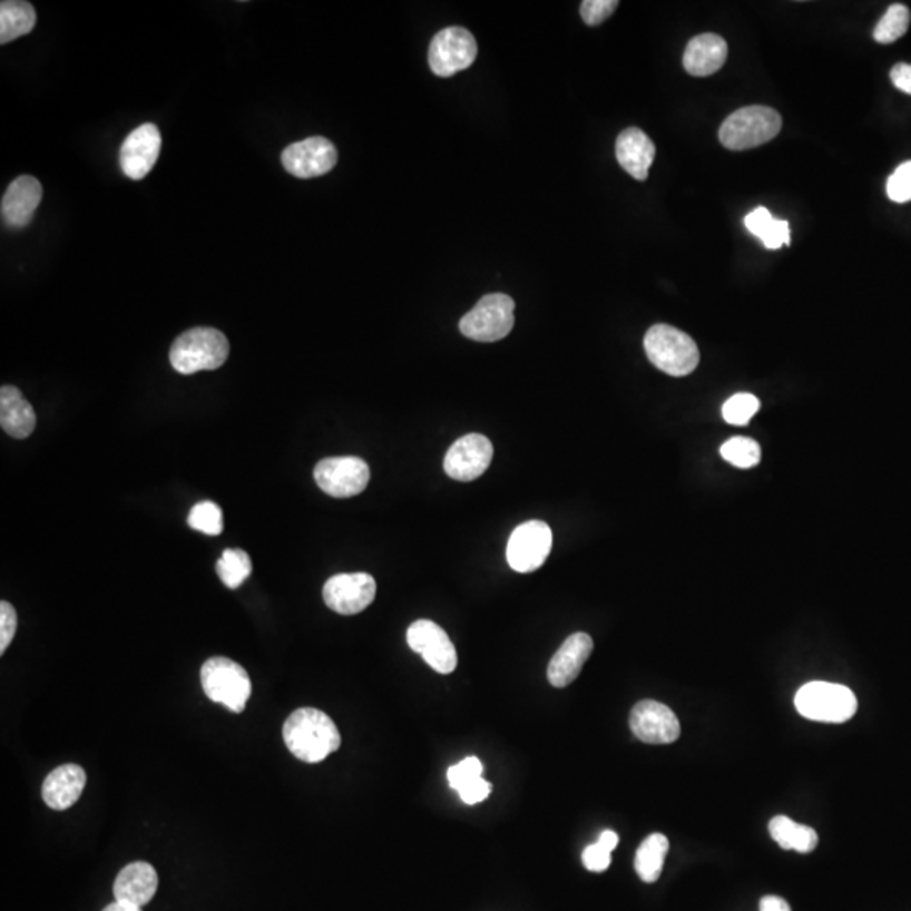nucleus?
Returning <instances> with one entry per match:
<instances>
[{
	"instance_id": "f257e3e1",
	"label": "nucleus",
	"mask_w": 911,
	"mask_h": 911,
	"mask_svg": "<svg viewBox=\"0 0 911 911\" xmlns=\"http://www.w3.org/2000/svg\"><path fill=\"white\" fill-rule=\"evenodd\" d=\"M282 736L287 750L304 763H320L337 752L341 734L323 711L303 707L287 717Z\"/></svg>"
},
{
	"instance_id": "f03ea898",
	"label": "nucleus",
	"mask_w": 911,
	"mask_h": 911,
	"mask_svg": "<svg viewBox=\"0 0 911 911\" xmlns=\"http://www.w3.org/2000/svg\"><path fill=\"white\" fill-rule=\"evenodd\" d=\"M231 355V343L222 331L215 327H193L176 337L170 346L169 360L173 369L183 375L216 370Z\"/></svg>"
},
{
	"instance_id": "7ed1b4c3",
	"label": "nucleus",
	"mask_w": 911,
	"mask_h": 911,
	"mask_svg": "<svg viewBox=\"0 0 911 911\" xmlns=\"http://www.w3.org/2000/svg\"><path fill=\"white\" fill-rule=\"evenodd\" d=\"M645 352L660 372L672 376H686L699 365L696 341L668 324H655L645 334Z\"/></svg>"
},
{
	"instance_id": "20e7f679",
	"label": "nucleus",
	"mask_w": 911,
	"mask_h": 911,
	"mask_svg": "<svg viewBox=\"0 0 911 911\" xmlns=\"http://www.w3.org/2000/svg\"><path fill=\"white\" fill-rule=\"evenodd\" d=\"M782 130V116L763 105L739 108L724 120L719 140L726 149L748 150L775 139Z\"/></svg>"
},
{
	"instance_id": "39448f33",
	"label": "nucleus",
	"mask_w": 911,
	"mask_h": 911,
	"mask_svg": "<svg viewBox=\"0 0 911 911\" xmlns=\"http://www.w3.org/2000/svg\"><path fill=\"white\" fill-rule=\"evenodd\" d=\"M202 686L209 701L223 704L235 714L245 709L252 696L247 670L226 657H213L203 664Z\"/></svg>"
},
{
	"instance_id": "423d86ee",
	"label": "nucleus",
	"mask_w": 911,
	"mask_h": 911,
	"mask_svg": "<svg viewBox=\"0 0 911 911\" xmlns=\"http://www.w3.org/2000/svg\"><path fill=\"white\" fill-rule=\"evenodd\" d=\"M795 707L802 716L821 723H845L858 711V699L849 687L831 682H811L799 689Z\"/></svg>"
},
{
	"instance_id": "0eeeda50",
	"label": "nucleus",
	"mask_w": 911,
	"mask_h": 911,
	"mask_svg": "<svg viewBox=\"0 0 911 911\" xmlns=\"http://www.w3.org/2000/svg\"><path fill=\"white\" fill-rule=\"evenodd\" d=\"M516 301L507 294H488L478 301L477 306L464 314L460 321V331L470 340L481 343H494L503 340L516 324Z\"/></svg>"
},
{
	"instance_id": "6e6552de",
	"label": "nucleus",
	"mask_w": 911,
	"mask_h": 911,
	"mask_svg": "<svg viewBox=\"0 0 911 911\" xmlns=\"http://www.w3.org/2000/svg\"><path fill=\"white\" fill-rule=\"evenodd\" d=\"M478 45L474 36L464 28L442 29L429 46V67L438 77L448 78L468 70L477 60Z\"/></svg>"
},
{
	"instance_id": "1a4fd4ad",
	"label": "nucleus",
	"mask_w": 911,
	"mask_h": 911,
	"mask_svg": "<svg viewBox=\"0 0 911 911\" xmlns=\"http://www.w3.org/2000/svg\"><path fill=\"white\" fill-rule=\"evenodd\" d=\"M314 480L330 497L352 498L369 487L370 468L356 456L326 458L314 468Z\"/></svg>"
},
{
	"instance_id": "9d476101",
	"label": "nucleus",
	"mask_w": 911,
	"mask_h": 911,
	"mask_svg": "<svg viewBox=\"0 0 911 911\" xmlns=\"http://www.w3.org/2000/svg\"><path fill=\"white\" fill-rule=\"evenodd\" d=\"M552 549V530L546 522L530 520L511 532L507 560L517 572H533L543 566Z\"/></svg>"
},
{
	"instance_id": "9b49d317",
	"label": "nucleus",
	"mask_w": 911,
	"mask_h": 911,
	"mask_svg": "<svg viewBox=\"0 0 911 911\" xmlns=\"http://www.w3.org/2000/svg\"><path fill=\"white\" fill-rule=\"evenodd\" d=\"M375 595V579L366 572L333 576L323 588V599L327 608L345 616L359 615L369 608Z\"/></svg>"
},
{
	"instance_id": "f8f14e48",
	"label": "nucleus",
	"mask_w": 911,
	"mask_h": 911,
	"mask_svg": "<svg viewBox=\"0 0 911 911\" xmlns=\"http://www.w3.org/2000/svg\"><path fill=\"white\" fill-rule=\"evenodd\" d=\"M281 160L284 169L296 178H317L336 166L337 150L333 143L324 137H310L287 146L282 153Z\"/></svg>"
},
{
	"instance_id": "ddd939ff",
	"label": "nucleus",
	"mask_w": 911,
	"mask_h": 911,
	"mask_svg": "<svg viewBox=\"0 0 911 911\" xmlns=\"http://www.w3.org/2000/svg\"><path fill=\"white\" fill-rule=\"evenodd\" d=\"M408 644L439 674H451L458 667L454 644L441 626L431 619H418L409 626Z\"/></svg>"
},
{
	"instance_id": "4468645a",
	"label": "nucleus",
	"mask_w": 911,
	"mask_h": 911,
	"mask_svg": "<svg viewBox=\"0 0 911 911\" xmlns=\"http://www.w3.org/2000/svg\"><path fill=\"white\" fill-rule=\"evenodd\" d=\"M493 460V445L481 434H468L449 448L444 458V471L456 481H473L480 478Z\"/></svg>"
},
{
	"instance_id": "2eb2a0df",
	"label": "nucleus",
	"mask_w": 911,
	"mask_h": 911,
	"mask_svg": "<svg viewBox=\"0 0 911 911\" xmlns=\"http://www.w3.org/2000/svg\"><path fill=\"white\" fill-rule=\"evenodd\" d=\"M630 727L648 745H670L680 736V723L674 711L657 701L638 703L631 709Z\"/></svg>"
},
{
	"instance_id": "dca6fc26",
	"label": "nucleus",
	"mask_w": 911,
	"mask_h": 911,
	"mask_svg": "<svg viewBox=\"0 0 911 911\" xmlns=\"http://www.w3.org/2000/svg\"><path fill=\"white\" fill-rule=\"evenodd\" d=\"M160 144L163 139L154 124H143L133 130L120 147L119 160L124 175L134 182L146 178L159 159Z\"/></svg>"
},
{
	"instance_id": "f3484780",
	"label": "nucleus",
	"mask_w": 911,
	"mask_h": 911,
	"mask_svg": "<svg viewBox=\"0 0 911 911\" xmlns=\"http://www.w3.org/2000/svg\"><path fill=\"white\" fill-rule=\"evenodd\" d=\"M592 648L595 644L588 634H575L567 638L547 667V678L550 684L557 689L572 684L591 657Z\"/></svg>"
},
{
	"instance_id": "a211bd4d",
	"label": "nucleus",
	"mask_w": 911,
	"mask_h": 911,
	"mask_svg": "<svg viewBox=\"0 0 911 911\" xmlns=\"http://www.w3.org/2000/svg\"><path fill=\"white\" fill-rule=\"evenodd\" d=\"M42 199V186L32 176H19L2 198V218L9 228H25L35 218Z\"/></svg>"
},
{
	"instance_id": "6ab92c4d",
	"label": "nucleus",
	"mask_w": 911,
	"mask_h": 911,
	"mask_svg": "<svg viewBox=\"0 0 911 911\" xmlns=\"http://www.w3.org/2000/svg\"><path fill=\"white\" fill-rule=\"evenodd\" d=\"M87 785V773L78 765H61L52 770L42 783V801L52 811L74 807Z\"/></svg>"
},
{
	"instance_id": "aec40b11",
	"label": "nucleus",
	"mask_w": 911,
	"mask_h": 911,
	"mask_svg": "<svg viewBox=\"0 0 911 911\" xmlns=\"http://www.w3.org/2000/svg\"><path fill=\"white\" fill-rule=\"evenodd\" d=\"M655 144L637 127L623 130L616 140V159L619 166L637 182L648 178V169L655 159Z\"/></svg>"
},
{
	"instance_id": "412c9836",
	"label": "nucleus",
	"mask_w": 911,
	"mask_h": 911,
	"mask_svg": "<svg viewBox=\"0 0 911 911\" xmlns=\"http://www.w3.org/2000/svg\"><path fill=\"white\" fill-rule=\"evenodd\" d=\"M727 60V42L721 36H696L684 52V68L693 77H709L724 67Z\"/></svg>"
},
{
	"instance_id": "4be33fe9",
	"label": "nucleus",
	"mask_w": 911,
	"mask_h": 911,
	"mask_svg": "<svg viewBox=\"0 0 911 911\" xmlns=\"http://www.w3.org/2000/svg\"><path fill=\"white\" fill-rule=\"evenodd\" d=\"M157 884L159 880L156 870L149 863L137 861L120 871L114 883V894L117 901L143 908L153 900Z\"/></svg>"
},
{
	"instance_id": "5701e85b",
	"label": "nucleus",
	"mask_w": 911,
	"mask_h": 911,
	"mask_svg": "<svg viewBox=\"0 0 911 911\" xmlns=\"http://www.w3.org/2000/svg\"><path fill=\"white\" fill-rule=\"evenodd\" d=\"M0 425L16 439L29 438L35 431V409L16 386L4 385L0 389Z\"/></svg>"
},
{
	"instance_id": "b1692460",
	"label": "nucleus",
	"mask_w": 911,
	"mask_h": 911,
	"mask_svg": "<svg viewBox=\"0 0 911 911\" xmlns=\"http://www.w3.org/2000/svg\"><path fill=\"white\" fill-rule=\"evenodd\" d=\"M770 834L780 848L809 854L817 848L819 835L809 825L796 824L785 815L772 819Z\"/></svg>"
},
{
	"instance_id": "393cba45",
	"label": "nucleus",
	"mask_w": 911,
	"mask_h": 911,
	"mask_svg": "<svg viewBox=\"0 0 911 911\" xmlns=\"http://www.w3.org/2000/svg\"><path fill=\"white\" fill-rule=\"evenodd\" d=\"M35 26V8L26 0H4L0 4V42L2 45L29 35Z\"/></svg>"
},
{
	"instance_id": "a878e982",
	"label": "nucleus",
	"mask_w": 911,
	"mask_h": 911,
	"mask_svg": "<svg viewBox=\"0 0 911 911\" xmlns=\"http://www.w3.org/2000/svg\"><path fill=\"white\" fill-rule=\"evenodd\" d=\"M668 852V839L664 834H652L641 842L635 856V870L645 883H655L664 870Z\"/></svg>"
},
{
	"instance_id": "bb28decb",
	"label": "nucleus",
	"mask_w": 911,
	"mask_h": 911,
	"mask_svg": "<svg viewBox=\"0 0 911 911\" xmlns=\"http://www.w3.org/2000/svg\"><path fill=\"white\" fill-rule=\"evenodd\" d=\"M216 572L226 588H241L252 575L251 556L242 549H226L216 562Z\"/></svg>"
},
{
	"instance_id": "cd10ccee",
	"label": "nucleus",
	"mask_w": 911,
	"mask_h": 911,
	"mask_svg": "<svg viewBox=\"0 0 911 911\" xmlns=\"http://www.w3.org/2000/svg\"><path fill=\"white\" fill-rule=\"evenodd\" d=\"M910 21V9L907 6H890L886 14L881 18V21L874 28L873 38L881 45H891V42L898 41L901 36L907 35Z\"/></svg>"
},
{
	"instance_id": "c85d7f7f",
	"label": "nucleus",
	"mask_w": 911,
	"mask_h": 911,
	"mask_svg": "<svg viewBox=\"0 0 911 911\" xmlns=\"http://www.w3.org/2000/svg\"><path fill=\"white\" fill-rule=\"evenodd\" d=\"M721 456L733 467L748 470L762 460L760 444L750 438H733L721 445Z\"/></svg>"
},
{
	"instance_id": "c756f323",
	"label": "nucleus",
	"mask_w": 911,
	"mask_h": 911,
	"mask_svg": "<svg viewBox=\"0 0 911 911\" xmlns=\"http://www.w3.org/2000/svg\"><path fill=\"white\" fill-rule=\"evenodd\" d=\"M188 526L206 536H219L223 532L222 508L213 501H202L189 511Z\"/></svg>"
},
{
	"instance_id": "7c9ffc66",
	"label": "nucleus",
	"mask_w": 911,
	"mask_h": 911,
	"mask_svg": "<svg viewBox=\"0 0 911 911\" xmlns=\"http://www.w3.org/2000/svg\"><path fill=\"white\" fill-rule=\"evenodd\" d=\"M760 411V401L752 393H737L723 405V418L727 424L746 425Z\"/></svg>"
},
{
	"instance_id": "2f4dec72",
	"label": "nucleus",
	"mask_w": 911,
	"mask_h": 911,
	"mask_svg": "<svg viewBox=\"0 0 911 911\" xmlns=\"http://www.w3.org/2000/svg\"><path fill=\"white\" fill-rule=\"evenodd\" d=\"M481 776H483V763L474 758V756H470V758L463 760V762L448 770L449 786L456 792H460L464 785L473 782V780L481 778Z\"/></svg>"
},
{
	"instance_id": "473e14b6",
	"label": "nucleus",
	"mask_w": 911,
	"mask_h": 911,
	"mask_svg": "<svg viewBox=\"0 0 911 911\" xmlns=\"http://www.w3.org/2000/svg\"><path fill=\"white\" fill-rule=\"evenodd\" d=\"M886 192L891 202H911V160L901 164V166L894 170L893 175L890 176Z\"/></svg>"
},
{
	"instance_id": "72a5a7b5",
	"label": "nucleus",
	"mask_w": 911,
	"mask_h": 911,
	"mask_svg": "<svg viewBox=\"0 0 911 911\" xmlns=\"http://www.w3.org/2000/svg\"><path fill=\"white\" fill-rule=\"evenodd\" d=\"M618 0H585L581 4L582 21L588 26H599L618 8Z\"/></svg>"
},
{
	"instance_id": "f704fd0d",
	"label": "nucleus",
	"mask_w": 911,
	"mask_h": 911,
	"mask_svg": "<svg viewBox=\"0 0 911 911\" xmlns=\"http://www.w3.org/2000/svg\"><path fill=\"white\" fill-rule=\"evenodd\" d=\"M18 630V613L11 603H0V654H6Z\"/></svg>"
},
{
	"instance_id": "c9c22d12",
	"label": "nucleus",
	"mask_w": 911,
	"mask_h": 911,
	"mask_svg": "<svg viewBox=\"0 0 911 911\" xmlns=\"http://www.w3.org/2000/svg\"><path fill=\"white\" fill-rule=\"evenodd\" d=\"M582 863H585L586 870L592 871V873H603L611 864V851L596 842V844L588 845L582 852Z\"/></svg>"
},
{
	"instance_id": "e433bc0d",
	"label": "nucleus",
	"mask_w": 911,
	"mask_h": 911,
	"mask_svg": "<svg viewBox=\"0 0 911 911\" xmlns=\"http://www.w3.org/2000/svg\"><path fill=\"white\" fill-rule=\"evenodd\" d=\"M762 242L770 251H776L782 245H790V226L788 222L783 219H773L768 228L762 234Z\"/></svg>"
},
{
	"instance_id": "4c0bfd02",
	"label": "nucleus",
	"mask_w": 911,
	"mask_h": 911,
	"mask_svg": "<svg viewBox=\"0 0 911 911\" xmlns=\"http://www.w3.org/2000/svg\"><path fill=\"white\" fill-rule=\"evenodd\" d=\"M461 801L468 805H477L480 802L487 801L488 795L491 793V785L490 782L481 776V778L473 780V782L468 783L464 785L463 788L460 790Z\"/></svg>"
},
{
	"instance_id": "58836bf2",
	"label": "nucleus",
	"mask_w": 911,
	"mask_h": 911,
	"mask_svg": "<svg viewBox=\"0 0 911 911\" xmlns=\"http://www.w3.org/2000/svg\"><path fill=\"white\" fill-rule=\"evenodd\" d=\"M773 219L775 218H773L772 213H770L768 209L763 208V206H760V208L753 209V212L746 216L745 225L753 235H756V237L760 238L762 237L763 232L768 228L770 223H772Z\"/></svg>"
},
{
	"instance_id": "ea45409f",
	"label": "nucleus",
	"mask_w": 911,
	"mask_h": 911,
	"mask_svg": "<svg viewBox=\"0 0 911 911\" xmlns=\"http://www.w3.org/2000/svg\"><path fill=\"white\" fill-rule=\"evenodd\" d=\"M891 81L898 90L911 95V65L898 63L894 65L890 74Z\"/></svg>"
},
{
	"instance_id": "a19ab883",
	"label": "nucleus",
	"mask_w": 911,
	"mask_h": 911,
	"mask_svg": "<svg viewBox=\"0 0 911 911\" xmlns=\"http://www.w3.org/2000/svg\"><path fill=\"white\" fill-rule=\"evenodd\" d=\"M760 911H792L788 903L780 897H765L760 901Z\"/></svg>"
},
{
	"instance_id": "79ce46f5",
	"label": "nucleus",
	"mask_w": 911,
	"mask_h": 911,
	"mask_svg": "<svg viewBox=\"0 0 911 911\" xmlns=\"http://www.w3.org/2000/svg\"><path fill=\"white\" fill-rule=\"evenodd\" d=\"M599 844L605 845L608 851H615L616 845H618L619 837L616 832L613 831H605L598 839Z\"/></svg>"
},
{
	"instance_id": "37998d69",
	"label": "nucleus",
	"mask_w": 911,
	"mask_h": 911,
	"mask_svg": "<svg viewBox=\"0 0 911 911\" xmlns=\"http://www.w3.org/2000/svg\"><path fill=\"white\" fill-rule=\"evenodd\" d=\"M104 911H143V908L136 907V904L124 903V901H114V903L108 904Z\"/></svg>"
}]
</instances>
